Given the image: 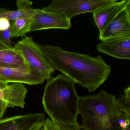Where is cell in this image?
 Instances as JSON below:
<instances>
[{
  "label": "cell",
  "instance_id": "7402d4cb",
  "mask_svg": "<svg viewBox=\"0 0 130 130\" xmlns=\"http://www.w3.org/2000/svg\"><path fill=\"white\" fill-rule=\"evenodd\" d=\"M51 120L50 118H47L45 120L44 126L42 130H51L50 124Z\"/></svg>",
  "mask_w": 130,
  "mask_h": 130
},
{
  "label": "cell",
  "instance_id": "52a82bcc",
  "mask_svg": "<svg viewBox=\"0 0 130 130\" xmlns=\"http://www.w3.org/2000/svg\"><path fill=\"white\" fill-rule=\"evenodd\" d=\"M99 36L102 42L130 37V20L126 7L99 33Z\"/></svg>",
  "mask_w": 130,
  "mask_h": 130
},
{
  "label": "cell",
  "instance_id": "ba28073f",
  "mask_svg": "<svg viewBox=\"0 0 130 130\" xmlns=\"http://www.w3.org/2000/svg\"><path fill=\"white\" fill-rule=\"evenodd\" d=\"M43 113H30L0 120V130H32L45 123Z\"/></svg>",
  "mask_w": 130,
  "mask_h": 130
},
{
  "label": "cell",
  "instance_id": "30bf717a",
  "mask_svg": "<svg viewBox=\"0 0 130 130\" xmlns=\"http://www.w3.org/2000/svg\"><path fill=\"white\" fill-rule=\"evenodd\" d=\"M27 89L23 84L13 83L0 90V99L6 102L8 107L24 108Z\"/></svg>",
  "mask_w": 130,
  "mask_h": 130
},
{
  "label": "cell",
  "instance_id": "5bb4252c",
  "mask_svg": "<svg viewBox=\"0 0 130 130\" xmlns=\"http://www.w3.org/2000/svg\"><path fill=\"white\" fill-rule=\"evenodd\" d=\"M34 10V8L32 7L15 10H10L7 8H0V18H4L13 21L21 18H32Z\"/></svg>",
  "mask_w": 130,
  "mask_h": 130
},
{
  "label": "cell",
  "instance_id": "5b68a950",
  "mask_svg": "<svg viewBox=\"0 0 130 130\" xmlns=\"http://www.w3.org/2000/svg\"><path fill=\"white\" fill-rule=\"evenodd\" d=\"M71 26L70 20L64 15L34 8L30 32L50 29L68 30Z\"/></svg>",
  "mask_w": 130,
  "mask_h": 130
},
{
  "label": "cell",
  "instance_id": "d4e9b609",
  "mask_svg": "<svg viewBox=\"0 0 130 130\" xmlns=\"http://www.w3.org/2000/svg\"><path fill=\"white\" fill-rule=\"evenodd\" d=\"M9 83L6 82L0 79V90H2L8 85Z\"/></svg>",
  "mask_w": 130,
  "mask_h": 130
},
{
  "label": "cell",
  "instance_id": "7a4b0ae2",
  "mask_svg": "<svg viewBox=\"0 0 130 130\" xmlns=\"http://www.w3.org/2000/svg\"><path fill=\"white\" fill-rule=\"evenodd\" d=\"M75 84L62 74L49 78L42 97L45 112L53 121L68 124L77 123L80 97Z\"/></svg>",
  "mask_w": 130,
  "mask_h": 130
},
{
  "label": "cell",
  "instance_id": "d6986e66",
  "mask_svg": "<svg viewBox=\"0 0 130 130\" xmlns=\"http://www.w3.org/2000/svg\"><path fill=\"white\" fill-rule=\"evenodd\" d=\"M120 130H130V117L125 113L121 123Z\"/></svg>",
  "mask_w": 130,
  "mask_h": 130
},
{
  "label": "cell",
  "instance_id": "4316f807",
  "mask_svg": "<svg viewBox=\"0 0 130 130\" xmlns=\"http://www.w3.org/2000/svg\"><path fill=\"white\" fill-rule=\"evenodd\" d=\"M44 123L43 124H42L38 125V126H36V127H34L32 130H42L43 128V126H44Z\"/></svg>",
  "mask_w": 130,
  "mask_h": 130
},
{
  "label": "cell",
  "instance_id": "9c48e42d",
  "mask_svg": "<svg viewBox=\"0 0 130 130\" xmlns=\"http://www.w3.org/2000/svg\"><path fill=\"white\" fill-rule=\"evenodd\" d=\"M96 48L99 52L116 59L130 60V37L102 41Z\"/></svg>",
  "mask_w": 130,
  "mask_h": 130
},
{
  "label": "cell",
  "instance_id": "6da1fadb",
  "mask_svg": "<svg viewBox=\"0 0 130 130\" xmlns=\"http://www.w3.org/2000/svg\"><path fill=\"white\" fill-rule=\"evenodd\" d=\"M38 46L55 70L89 92L97 90L110 74L111 67L101 56L92 57L53 45Z\"/></svg>",
  "mask_w": 130,
  "mask_h": 130
},
{
  "label": "cell",
  "instance_id": "8992f818",
  "mask_svg": "<svg viewBox=\"0 0 130 130\" xmlns=\"http://www.w3.org/2000/svg\"><path fill=\"white\" fill-rule=\"evenodd\" d=\"M0 79L8 83H19L33 85L42 84L45 78L33 72L28 64L17 68L0 65Z\"/></svg>",
  "mask_w": 130,
  "mask_h": 130
},
{
  "label": "cell",
  "instance_id": "4fadbf2b",
  "mask_svg": "<svg viewBox=\"0 0 130 130\" xmlns=\"http://www.w3.org/2000/svg\"><path fill=\"white\" fill-rule=\"evenodd\" d=\"M32 18H21L13 21L10 28L11 38L23 37L30 32Z\"/></svg>",
  "mask_w": 130,
  "mask_h": 130
},
{
  "label": "cell",
  "instance_id": "2e32d148",
  "mask_svg": "<svg viewBox=\"0 0 130 130\" xmlns=\"http://www.w3.org/2000/svg\"><path fill=\"white\" fill-rule=\"evenodd\" d=\"M118 102L121 110L130 117V99L122 95L118 99Z\"/></svg>",
  "mask_w": 130,
  "mask_h": 130
},
{
  "label": "cell",
  "instance_id": "9a60e30c",
  "mask_svg": "<svg viewBox=\"0 0 130 130\" xmlns=\"http://www.w3.org/2000/svg\"><path fill=\"white\" fill-rule=\"evenodd\" d=\"M51 130H81V126L78 123L75 124H68L58 123L51 120Z\"/></svg>",
  "mask_w": 130,
  "mask_h": 130
},
{
  "label": "cell",
  "instance_id": "e0dca14e",
  "mask_svg": "<svg viewBox=\"0 0 130 130\" xmlns=\"http://www.w3.org/2000/svg\"><path fill=\"white\" fill-rule=\"evenodd\" d=\"M11 27L4 31L0 32V38L8 46L10 49H14L11 40Z\"/></svg>",
  "mask_w": 130,
  "mask_h": 130
},
{
  "label": "cell",
  "instance_id": "83f0119b",
  "mask_svg": "<svg viewBox=\"0 0 130 130\" xmlns=\"http://www.w3.org/2000/svg\"></svg>",
  "mask_w": 130,
  "mask_h": 130
},
{
  "label": "cell",
  "instance_id": "ac0fdd59",
  "mask_svg": "<svg viewBox=\"0 0 130 130\" xmlns=\"http://www.w3.org/2000/svg\"><path fill=\"white\" fill-rule=\"evenodd\" d=\"M33 3L28 0H18L16 2V6L17 9H23L31 7Z\"/></svg>",
  "mask_w": 130,
  "mask_h": 130
},
{
  "label": "cell",
  "instance_id": "8fae6325",
  "mask_svg": "<svg viewBox=\"0 0 130 130\" xmlns=\"http://www.w3.org/2000/svg\"><path fill=\"white\" fill-rule=\"evenodd\" d=\"M127 2V0H117L114 3L92 14L93 19L99 30V33L120 11L126 8Z\"/></svg>",
  "mask_w": 130,
  "mask_h": 130
},
{
  "label": "cell",
  "instance_id": "cb8c5ba5",
  "mask_svg": "<svg viewBox=\"0 0 130 130\" xmlns=\"http://www.w3.org/2000/svg\"><path fill=\"white\" fill-rule=\"evenodd\" d=\"M10 49L8 46L0 38V50H7Z\"/></svg>",
  "mask_w": 130,
  "mask_h": 130
},
{
  "label": "cell",
  "instance_id": "ffe728a7",
  "mask_svg": "<svg viewBox=\"0 0 130 130\" xmlns=\"http://www.w3.org/2000/svg\"><path fill=\"white\" fill-rule=\"evenodd\" d=\"M11 26L10 20L4 18H0V32L6 30L10 28Z\"/></svg>",
  "mask_w": 130,
  "mask_h": 130
},
{
  "label": "cell",
  "instance_id": "484cf974",
  "mask_svg": "<svg viewBox=\"0 0 130 130\" xmlns=\"http://www.w3.org/2000/svg\"><path fill=\"white\" fill-rule=\"evenodd\" d=\"M126 9L127 11L130 20V0H127L126 6Z\"/></svg>",
  "mask_w": 130,
  "mask_h": 130
},
{
  "label": "cell",
  "instance_id": "277c9868",
  "mask_svg": "<svg viewBox=\"0 0 130 130\" xmlns=\"http://www.w3.org/2000/svg\"><path fill=\"white\" fill-rule=\"evenodd\" d=\"M117 0H53L42 10L64 15L70 20L84 13L95 12L114 3Z\"/></svg>",
  "mask_w": 130,
  "mask_h": 130
},
{
  "label": "cell",
  "instance_id": "3957f363",
  "mask_svg": "<svg viewBox=\"0 0 130 130\" xmlns=\"http://www.w3.org/2000/svg\"><path fill=\"white\" fill-rule=\"evenodd\" d=\"M32 37L26 36L14 46L19 50L33 72L47 79L55 70Z\"/></svg>",
  "mask_w": 130,
  "mask_h": 130
},
{
  "label": "cell",
  "instance_id": "7c38bea8",
  "mask_svg": "<svg viewBox=\"0 0 130 130\" xmlns=\"http://www.w3.org/2000/svg\"><path fill=\"white\" fill-rule=\"evenodd\" d=\"M26 64H28L19 50L14 48L0 50V65L17 68Z\"/></svg>",
  "mask_w": 130,
  "mask_h": 130
},
{
  "label": "cell",
  "instance_id": "44dd1931",
  "mask_svg": "<svg viewBox=\"0 0 130 130\" xmlns=\"http://www.w3.org/2000/svg\"><path fill=\"white\" fill-rule=\"evenodd\" d=\"M7 108L6 102L0 99V120L3 118Z\"/></svg>",
  "mask_w": 130,
  "mask_h": 130
},
{
  "label": "cell",
  "instance_id": "603a6c76",
  "mask_svg": "<svg viewBox=\"0 0 130 130\" xmlns=\"http://www.w3.org/2000/svg\"><path fill=\"white\" fill-rule=\"evenodd\" d=\"M123 95L126 98L130 99V85L124 89Z\"/></svg>",
  "mask_w": 130,
  "mask_h": 130
}]
</instances>
